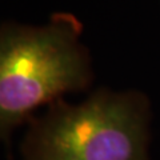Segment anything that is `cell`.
I'll return each mask as SVG.
<instances>
[{"instance_id":"cell-1","label":"cell","mask_w":160,"mask_h":160,"mask_svg":"<svg viewBox=\"0 0 160 160\" xmlns=\"http://www.w3.org/2000/svg\"><path fill=\"white\" fill-rule=\"evenodd\" d=\"M80 22L59 13L43 27L4 24L0 32V132L8 139L33 109L86 88L92 78Z\"/></svg>"},{"instance_id":"cell-2","label":"cell","mask_w":160,"mask_h":160,"mask_svg":"<svg viewBox=\"0 0 160 160\" xmlns=\"http://www.w3.org/2000/svg\"><path fill=\"white\" fill-rule=\"evenodd\" d=\"M24 160H149L148 104L136 92L99 91L78 106L62 100L32 126Z\"/></svg>"}]
</instances>
